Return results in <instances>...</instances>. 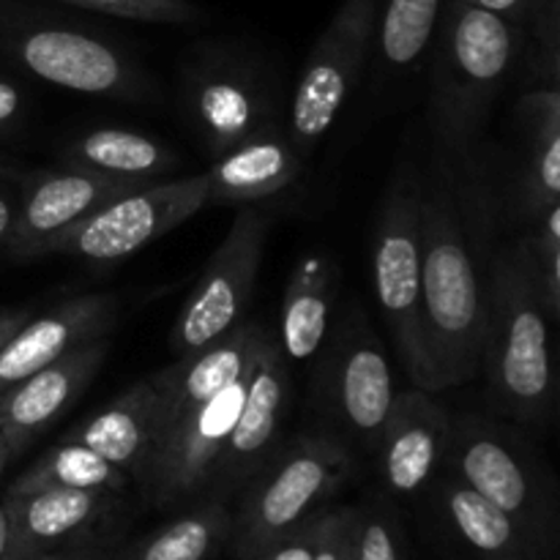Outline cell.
Masks as SVG:
<instances>
[{
    "label": "cell",
    "instance_id": "cell-11",
    "mask_svg": "<svg viewBox=\"0 0 560 560\" xmlns=\"http://www.w3.org/2000/svg\"><path fill=\"white\" fill-rule=\"evenodd\" d=\"M284 397H288V370H284L282 348L262 337L244 405L213 468L211 490L219 498L246 487V481L271 459L268 452L282 421Z\"/></svg>",
    "mask_w": 560,
    "mask_h": 560
},
{
    "label": "cell",
    "instance_id": "cell-6",
    "mask_svg": "<svg viewBox=\"0 0 560 560\" xmlns=\"http://www.w3.org/2000/svg\"><path fill=\"white\" fill-rule=\"evenodd\" d=\"M208 202L206 173L145 184L93 211L74 228L44 241L33 257L63 255L93 262H113L167 235Z\"/></svg>",
    "mask_w": 560,
    "mask_h": 560
},
{
    "label": "cell",
    "instance_id": "cell-15",
    "mask_svg": "<svg viewBox=\"0 0 560 560\" xmlns=\"http://www.w3.org/2000/svg\"><path fill=\"white\" fill-rule=\"evenodd\" d=\"M118 495L104 490L44 487L25 495H5L9 509V550L5 560H31L38 552L91 534L109 512Z\"/></svg>",
    "mask_w": 560,
    "mask_h": 560
},
{
    "label": "cell",
    "instance_id": "cell-1",
    "mask_svg": "<svg viewBox=\"0 0 560 560\" xmlns=\"http://www.w3.org/2000/svg\"><path fill=\"white\" fill-rule=\"evenodd\" d=\"M421 323L430 392L459 386L481 370L487 301L465 213L446 173L421 186Z\"/></svg>",
    "mask_w": 560,
    "mask_h": 560
},
{
    "label": "cell",
    "instance_id": "cell-33",
    "mask_svg": "<svg viewBox=\"0 0 560 560\" xmlns=\"http://www.w3.org/2000/svg\"><path fill=\"white\" fill-rule=\"evenodd\" d=\"M463 3L479 5V9L492 11V14L503 16V20L509 22H517L520 25V22L534 11L536 0H463Z\"/></svg>",
    "mask_w": 560,
    "mask_h": 560
},
{
    "label": "cell",
    "instance_id": "cell-14",
    "mask_svg": "<svg viewBox=\"0 0 560 560\" xmlns=\"http://www.w3.org/2000/svg\"><path fill=\"white\" fill-rule=\"evenodd\" d=\"M432 392L413 386L394 397L386 427L381 432V474L388 490L410 495L435 476L446 454L452 419L430 397Z\"/></svg>",
    "mask_w": 560,
    "mask_h": 560
},
{
    "label": "cell",
    "instance_id": "cell-22",
    "mask_svg": "<svg viewBox=\"0 0 560 560\" xmlns=\"http://www.w3.org/2000/svg\"><path fill=\"white\" fill-rule=\"evenodd\" d=\"M189 109L217 156L262 131L255 88L233 74H206L197 80Z\"/></svg>",
    "mask_w": 560,
    "mask_h": 560
},
{
    "label": "cell",
    "instance_id": "cell-30",
    "mask_svg": "<svg viewBox=\"0 0 560 560\" xmlns=\"http://www.w3.org/2000/svg\"><path fill=\"white\" fill-rule=\"evenodd\" d=\"M66 3L142 22H191L197 16V9L189 0H66Z\"/></svg>",
    "mask_w": 560,
    "mask_h": 560
},
{
    "label": "cell",
    "instance_id": "cell-10",
    "mask_svg": "<svg viewBox=\"0 0 560 560\" xmlns=\"http://www.w3.org/2000/svg\"><path fill=\"white\" fill-rule=\"evenodd\" d=\"M104 355L107 339H91L0 394V446L5 457H20L82 397Z\"/></svg>",
    "mask_w": 560,
    "mask_h": 560
},
{
    "label": "cell",
    "instance_id": "cell-5",
    "mask_svg": "<svg viewBox=\"0 0 560 560\" xmlns=\"http://www.w3.org/2000/svg\"><path fill=\"white\" fill-rule=\"evenodd\" d=\"M454 476L481 498L517 520L530 539L556 560L558 503L547 476H541L534 454L514 441L506 430L487 421L465 419L452 427L446 443Z\"/></svg>",
    "mask_w": 560,
    "mask_h": 560
},
{
    "label": "cell",
    "instance_id": "cell-37",
    "mask_svg": "<svg viewBox=\"0 0 560 560\" xmlns=\"http://www.w3.org/2000/svg\"><path fill=\"white\" fill-rule=\"evenodd\" d=\"M5 550H9V509L0 501V560H5Z\"/></svg>",
    "mask_w": 560,
    "mask_h": 560
},
{
    "label": "cell",
    "instance_id": "cell-18",
    "mask_svg": "<svg viewBox=\"0 0 560 560\" xmlns=\"http://www.w3.org/2000/svg\"><path fill=\"white\" fill-rule=\"evenodd\" d=\"M394 377L386 353L370 328H353L337 366V405L350 430L364 441H381L394 408Z\"/></svg>",
    "mask_w": 560,
    "mask_h": 560
},
{
    "label": "cell",
    "instance_id": "cell-26",
    "mask_svg": "<svg viewBox=\"0 0 560 560\" xmlns=\"http://www.w3.org/2000/svg\"><path fill=\"white\" fill-rule=\"evenodd\" d=\"M129 476L91 448L80 443L63 441L58 448L44 454L31 470L20 476L9 487L5 495H25V492L44 490V487H71V490H104L120 492L129 487Z\"/></svg>",
    "mask_w": 560,
    "mask_h": 560
},
{
    "label": "cell",
    "instance_id": "cell-4",
    "mask_svg": "<svg viewBox=\"0 0 560 560\" xmlns=\"http://www.w3.org/2000/svg\"><path fill=\"white\" fill-rule=\"evenodd\" d=\"M350 474V457L326 438H301L268 459L249 481L230 528V545L246 560L317 512Z\"/></svg>",
    "mask_w": 560,
    "mask_h": 560
},
{
    "label": "cell",
    "instance_id": "cell-9",
    "mask_svg": "<svg viewBox=\"0 0 560 560\" xmlns=\"http://www.w3.org/2000/svg\"><path fill=\"white\" fill-rule=\"evenodd\" d=\"M266 217L246 208L230 224L228 235L191 288L173 328V350L178 355L197 353L217 342L244 315L255 290L266 244Z\"/></svg>",
    "mask_w": 560,
    "mask_h": 560
},
{
    "label": "cell",
    "instance_id": "cell-8",
    "mask_svg": "<svg viewBox=\"0 0 560 560\" xmlns=\"http://www.w3.org/2000/svg\"><path fill=\"white\" fill-rule=\"evenodd\" d=\"M377 25V0H345L312 47L290 115L295 148H312L342 113L361 74Z\"/></svg>",
    "mask_w": 560,
    "mask_h": 560
},
{
    "label": "cell",
    "instance_id": "cell-38",
    "mask_svg": "<svg viewBox=\"0 0 560 560\" xmlns=\"http://www.w3.org/2000/svg\"><path fill=\"white\" fill-rule=\"evenodd\" d=\"M350 556H353V552H350Z\"/></svg>",
    "mask_w": 560,
    "mask_h": 560
},
{
    "label": "cell",
    "instance_id": "cell-7",
    "mask_svg": "<svg viewBox=\"0 0 560 560\" xmlns=\"http://www.w3.org/2000/svg\"><path fill=\"white\" fill-rule=\"evenodd\" d=\"M375 293L413 386L430 392V355L421 323V186H394L375 235Z\"/></svg>",
    "mask_w": 560,
    "mask_h": 560
},
{
    "label": "cell",
    "instance_id": "cell-28",
    "mask_svg": "<svg viewBox=\"0 0 560 560\" xmlns=\"http://www.w3.org/2000/svg\"><path fill=\"white\" fill-rule=\"evenodd\" d=\"M350 560H402L399 528L383 506H372L366 512L359 509Z\"/></svg>",
    "mask_w": 560,
    "mask_h": 560
},
{
    "label": "cell",
    "instance_id": "cell-12",
    "mask_svg": "<svg viewBox=\"0 0 560 560\" xmlns=\"http://www.w3.org/2000/svg\"><path fill=\"white\" fill-rule=\"evenodd\" d=\"M151 180L113 178V175L91 173V170H69V173L44 175L25 197V206L14 217L9 233V252L20 260L36 255L44 241L55 238L63 230L74 228L93 211L107 202L142 189Z\"/></svg>",
    "mask_w": 560,
    "mask_h": 560
},
{
    "label": "cell",
    "instance_id": "cell-34",
    "mask_svg": "<svg viewBox=\"0 0 560 560\" xmlns=\"http://www.w3.org/2000/svg\"><path fill=\"white\" fill-rule=\"evenodd\" d=\"M16 113H20V91L0 80V124L14 118Z\"/></svg>",
    "mask_w": 560,
    "mask_h": 560
},
{
    "label": "cell",
    "instance_id": "cell-19",
    "mask_svg": "<svg viewBox=\"0 0 560 560\" xmlns=\"http://www.w3.org/2000/svg\"><path fill=\"white\" fill-rule=\"evenodd\" d=\"M438 501H441L448 525L457 539L468 547L470 556L479 560H552L530 539L528 530L517 520L492 506L487 498L463 485L454 474L441 481Z\"/></svg>",
    "mask_w": 560,
    "mask_h": 560
},
{
    "label": "cell",
    "instance_id": "cell-29",
    "mask_svg": "<svg viewBox=\"0 0 560 560\" xmlns=\"http://www.w3.org/2000/svg\"><path fill=\"white\" fill-rule=\"evenodd\" d=\"M331 514L334 509H317L312 517H306L304 523H299L293 530L279 536L277 541L266 545L246 560H315L328 523H331Z\"/></svg>",
    "mask_w": 560,
    "mask_h": 560
},
{
    "label": "cell",
    "instance_id": "cell-20",
    "mask_svg": "<svg viewBox=\"0 0 560 560\" xmlns=\"http://www.w3.org/2000/svg\"><path fill=\"white\" fill-rule=\"evenodd\" d=\"M299 175V148L279 137L255 135L222 153L208 178V202H255L293 184Z\"/></svg>",
    "mask_w": 560,
    "mask_h": 560
},
{
    "label": "cell",
    "instance_id": "cell-13",
    "mask_svg": "<svg viewBox=\"0 0 560 560\" xmlns=\"http://www.w3.org/2000/svg\"><path fill=\"white\" fill-rule=\"evenodd\" d=\"M115 315L118 301L113 295H80L52 306L47 315L22 323L0 345V394L58 361L77 345L102 339L113 328Z\"/></svg>",
    "mask_w": 560,
    "mask_h": 560
},
{
    "label": "cell",
    "instance_id": "cell-23",
    "mask_svg": "<svg viewBox=\"0 0 560 560\" xmlns=\"http://www.w3.org/2000/svg\"><path fill=\"white\" fill-rule=\"evenodd\" d=\"M66 156L77 170L113 175V178L153 180L175 167V156L162 142L126 129H96L80 137Z\"/></svg>",
    "mask_w": 560,
    "mask_h": 560
},
{
    "label": "cell",
    "instance_id": "cell-35",
    "mask_svg": "<svg viewBox=\"0 0 560 560\" xmlns=\"http://www.w3.org/2000/svg\"><path fill=\"white\" fill-rule=\"evenodd\" d=\"M31 320V310H3L0 312V345L22 326V323Z\"/></svg>",
    "mask_w": 560,
    "mask_h": 560
},
{
    "label": "cell",
    "instance_id": "cell-36",
    "mask_svg": "<svg viewBox=\"0 0 560 560\" xmlns=\"http://www.w3.org/2000/svg\"><path fill=\"white\" fill-rule=\"evenodd\" d=\"M14 208H11V202L5 200V197H0V241L9 238L11 228H14Z\"/></svg>",
    "mask_w": 560,
    "mask_h": 560
},
{
    "label": "cell",
    "instance_id": "cell-24",
    "mask_svg": "<svg viewBox=\"0 0 560 560\" xmlns=\"http://www.w3.org/2000/svg\"><path fill=\"white\" fill-rule=\"evenodd\" d=\"M528 135V211L541 217L560 197V96L556 88L534 91L520 102Z\"/></svg>",
    "mask_w": 560,
    "mask_h": 560
},
{
    "label": "cell",
    "instance_id": "cell-27",
    "mask_svg": "<svg viewBox=\"0 0 560 560\" xmlns=\"http://www.w3.org/2000/svg\"><path fill=\"white\" fill-rule=\"evenodd\" d=\"M441 20V0H388L375 25L383 66L408 71L424 58Z\"/></svg>",
    "mask_w": 560,
    "mask_h": 560
},
{
    "label": "cell",
    "instance_id": "cell-16",
    "mask_svg": "<svg viewBox=\"0 0 560 560\" xmlns=\"http://www.w3.org/2000/svg\"><path fill=\"white\" fill-rule=\"evenodd\" d=\"M20 58L33 74L71 91L124 93L129 88V71L118 52L85 33L33 31L20 42Z\"/></svg>",
    "mask_w": 560,
    "mask_h": 560
},
{
    "label": "cell",
    "instance_id": "cell-21",
    "mask_svg": "<svg viewBox=\"0 0 560 560\" xmlns=\"http://www.w3.org/2000/svg\"><path fill=\"white\" fill-rule=\"evenodd\" d=\"M334 299V266L328 257L310 255L293 268L282 301L279 348L290 361L317 353L328 328Z\"/></svg>",
    "mask_w": 560,
    "mask_h": 560
},
{
    "label": "cell",
    "instance_id": "cell-32",
    "mask_svg": "<svg viewBox=\"0 0 560 560\" xmlns=\"http://www.w3.org/2000/svg\"><path fill=\"white\" fill-rule=\"evenodd\" d=\"M31 560H104V539H98L96 530H91L58 547H49Z\"/></svg>",
    "mask_w": 560,
    "mask_h": 560
},
{
    "label": "cell",
    "instance_id": "cell-2",
    "mask_svg": "<svg viewBox=\"0 0 560 560\" xmlns=\"http://www.w3.org/2000/svg\"><path fill=\"white\" fill-rule=\"evenodd\" d=\"M487 328L481 370L501 413L541 421L552 410V361L547 310L536 271L534 238L495 255L487 277Z\"/></svg>",
    "mask_w": 560,
    "mask_h": 560
},
{
    "label": "cell",
    "instance_id": "cell-17",
    "mask_svg": "<svg viewBox=\"0 0 560 560\" xmlns=\"http://www.w3.org/2000/svg\"><path fill=\"white\" fill-rule=\"evenodd\" d=\"M159 432V394L153 381L137 383L118 394L113 402L93 413L85 424L63 438L69 443L91 448L98 457L140 481Z\"/></svg>",
    "mask_w": 560,
    "mask_h": 560
},
{
    "label": "cell",
    "instance_id": "cell-25",
    "mask_svg": "<svg viewBox=\"0 0 560 560\" xmlns=\"http://www.w3.org/2000/svg\"><path fill=\"white\" fill-rule=\"evenodd\" d=\"M230 528L233 514L222 501L202 503L109 560H206L230 539Z\"/></svg>",
    "mask_w": 560,
    "mask_h": 560
},
{
    "label": "cell",
    "instance_id": "cell-3",
    "mask_svg": "<svg viewBox=\"0 0 560 560\" xmlns=\"http://www.w3.org/2000/svg\"><path fill=\"white\" fill-rule=\"evenodd\" d=\"M520 44L517 22L463 0L448 3L432 74L435 126L448 145H465L481 129L517 66Z\"/></svg>",
    "mask_w": 560,
    "mask_h": 560
},
{
    "label": "cell",
    "instance_id": "cell-31",
    "mask_svg": "<svg viewBox=\"0 0 560 560\" xmlns=\"http://www.w3.org/2000/svg\"><path fill=\"white\" fill-rule=\"evenodd\" d=\"M355 514L359 509H334L331 523L320 541L315 560H350L355 536Z\"/></svg>",
    "mask_w": 560,
    "mask_h": 560
}]
</instances>
